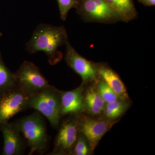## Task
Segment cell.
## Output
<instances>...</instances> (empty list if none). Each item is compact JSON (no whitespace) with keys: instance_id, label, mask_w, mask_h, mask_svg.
<instances>
[{"instance_id":"cell-3","label":"cell","mask_w":155,"mask_h":155,"mask_svg":"<svg viewBox=\"0 0 155 155\" xmlns=\"http://www.w3.org/2000/svg\"><path fill=\"white\" fill-rule=\"evenodd\" d=\"M27 107L34 109L46 117L54 128L59 127L61 116V94L50 85L36 94L29 97Z\"/></svg>"},{"instance_id":"cell-17","label":"cell","mask_w":155,"mask_h":155,"mask_svg":"<svg viewBox=\"0 0 155 155\" xmlns=\"http://www.w3.org/2000/svg\"><path fill=\"white\" fill-rule=\"evenodd\" d=\"M97 90L106 104L116 101L121 99L115 92L101 78L99 77L96 81Z\"/></svg>"},{"instance_id":"cell-5","label":"cell","mask_w":155,"mask_h":155,"mask_svg":"<svg viewBox=\"0 0 155 155\" xmlns=\"http://www.w3.org/2000/svg\"><path fill=\"white\" fill-rule=\"evenodd\" d=\"M15 75L18 88L29 97L50 85L38 68L29 61H24Z\"/></svg>"},{"instance_id":"cell-2","label":"cell","mask_w":155,"mask_h":155,"mask_svg":"<svg viewBox=\"0 0 155 155\" xmlns=\"http://www.w3.org/2000/svg\"><path fill=\"white\" fill-rule=\"evenodd\" d=\"M14 123L30 148L29 155L35 152L43 154L46 151L48 137L46 125L40 114L34 113Z\"/></svg>"},{"instance_id":"cell-9","label":"cell","mask_w":155,"mask_h":155,"mask_svg":"<svg viewBox=\"0 0 155 155\" xmlns=\"http://www.w3.org/2000/svg\"><path fill=\"white\" fill-rule=\"evenodd\" d=\"M29 97L19 88L0 97V124L8 122L12 117L28 109Z\"/></svg>"},{"instance_id":"cell-16","label":"cell","mask_w":155,"mask_h":155,"mask_svg":"<svg viewBox=\"0 0 155 155\" xmlns=\"http://www.w3.org/2000/svg\"><path fill=\"white\" fill-rule=\"evenodd\" d=\"M128 105L126 101L122 99L106 104L104 111L106 119L110 121L117 119L125 113L128 108Z\"/></svg>"},{"instance_id":"cell-18","label":"cell","mask_w":155,"mask_h":155,"mask_svg":"<svg viewBox=\"0 0 155 155\" xmlns=\"http://www.w3.org/2000/svg\"><path fill=\"white\" fill-rule=\"evenodd\" d=\"M91 149L86 138L79 133L71 155H88L91 153Z\"/></svg>"},{"instance_id":"cell-7","label":"cell","mask_w":155,"mask_h":155,"mask_svg":"<svg viewBox=\"0 0 155 155\" xmlns=\"http://www.w3.org/2000/svg\"><path fill=\"white\" fill-rule=\"evenodd\" d=\"M79 133L86 138L92 151L100 140L112 127L115 122L108 120L90 118L78 115Z\"/></svg>"},{"instance_id":"cell-14","label":"cell","mask_w":155,"mask_h":155,"mask_svg":"<svg viewBox=\"0 0 155 155\" xmlns=\"http://www.w3.org/2000/svg\"><path fill=\"white\" fill-rule=\"evenodd\" d=\"M85 110L91 115H101L104 110L106 103L97 90V88L91 86L84 93Z\"/></svg>"},{"instance_id":"cell-8","label":"cell","mask_w":155,"mask_h":155,"mask_svg":"<svg viewBox=\"0 0 155 155\" xmlns=\"http://www.w3.org/2000/svg\"><path fill=\"white\" fill-rule=\"evenodd\" d=\"M66 46L65 60L68 66L82 78V84L95 82L98 75L94 62L89 61L77 52L69 41Z\"/></svg>"},{"instance_id":"cell-6","label":"cell","mask_w":155,"mask_h":155,"mask_svg":"<svg viewBox=\"0 0 155 155\" xmlns=\"http://www.w3.org/2000/svg\"><path fill=\"white\" fill-rule=\"evenodd\" d=\"M79 131L78 115L67 118L61 123L51 155H71Z\"/></svg>"},{"instance_id":"cell-21","label":"cell","mask_w":155,"mask_h":155,"mask_svg":"<svg viewBox=\"0 0 155 155\" xmlns=\"http://www.w3.org/2000/svg\"><path fill=\"white\" fill-rule=\"evenodd\" d=\"M2 33L0 32V37L2 36Z\"/></svg>"},{"instance_id":"cell-15","label":"cell","mask_w":155,"mask_h":155,"mask_svg":"<svg viewBox=\"0 0 155 155\" xmlns=\"http://www.w3.org/2000/svg\"><path fill=\"white\" fill-rule=\"evenodd\" d=\"M17 88L15 73L6 66L0 52V97Z\"/></svg>"},{"instance_id":"cell-1","label":"cell","mask_w":155,"mask_h":155,"mask_svg":"<svg viewBox=\"0 0 155 155\" xmlns=\"http://www.w3.org/2000/svg\"><path fill=\"white\" fill-rule=\"evenodd\" d=\"M68 41V35L65 26L41 24L38 25L30 40L26 44V49L31 54L44 52L47 56L49 63L54 65L62 60L63 54L59 48Z\"/></svg>"},{"instance_id":"cell-11","label":"cell","mask_w":155,"mask_h":155,"mask_svg":"<svg viewBox=\"0 0 155 155\" xmlns=\"http://www.w3.org/2000/svg\"><path fill=\"white\" fill-rule=\"evenodd\" d=\"M84 86L82 83L73 90L61 91V117L68 115H79L85 110Z\"/></svg>"},{"instance_id":"cell-19","label":"cell","mask_w":155,"mask_h":155,"mask_svg":"<svg viewBox=\"0 0 155 155\" xmlns=\"http://www.w3.org/2000/svg\"><path fill=\"white\" fill-rule=\"evenodd\" d=\"M61 18L63 21L67 19L68 13L72 8L76 9L78 5V0H57Z\"/></svg>"},{"instance_id":"cell-13","label":"cell","mask_w":155,"mask_h":155,"mask_svg":"<svg viewBox=\"0 0 155 155\" xmlns=\"http://www.w3.org/2000/svg\"><path fill=\"white\" fill-rule=\"evenodd\" d=\"M119 15L122 22H128L138 17L133 0H104Z\"/></svg>"},{"instance_id":"cell-12","label":"cell","mask_w":155,"mask_h":155,"mask_svg":"<svg viewBox=\"0 0 155 155\" xmlns=\"http://www.w3.org/2000/svg\"><path fill=\"white\" fill-rule=\"evenodd\" d=\"M94 63L99 77L109 85L119 98L125 101L128 100L126 87L119 75L105 63Z\"/></svg>"},{"instance_id":"cell-20","label":"cell","mask_w":155,"mask_h":155,"mask_svg":"<svg viewBox=\"0 0 155 155\" xmlns=\"http://www.w3.org/2000/svg\"><path fill=\"white\" fill-rule=\"evenodd\" d=\"M139 2L145 7H153L155 5V0H137Z\"/></svg>"},{"instance_id":"cell-10","label":"cell","mask_w":155,"mask_h":155,"mask_svg":"<svg viewBox=\"0 0 155 155\" xmlns=\"http://www.w3.org/2000/svg\"><path fill=\"white\" fill-rule=\"evenodd\" d=\"M0 130L2 133L4 138L2 154H22L27 146V143L14 122L1 123Z\"/></svg>"},{"instance_id":"cell-4","label":"cell","mask_w":155,"mask_h":155,"mask_svg":"<svg viewBox=\"0 0 155 155\" xmlns=\"http://www.w3.org/2000/svg\"><path fill=\"white\" fill-rule=\"evenodd\" d=\"M76 13L86 22L114 24L122 22L118 13L104 0H78Z\"/></svg>"}]
</instances>
